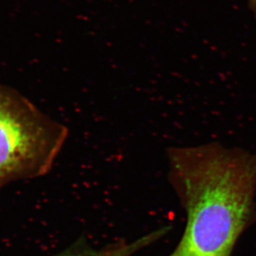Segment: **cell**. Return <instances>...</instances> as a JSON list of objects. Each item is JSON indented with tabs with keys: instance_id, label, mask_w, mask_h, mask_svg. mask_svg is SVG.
I'll return each mask as SVG.
<instances>
[{
	"instance_id": "1",
	"label": "cell",
	"mask_w": 256,
	"mask_h": 256,
	"mask_svg": "<svg viewBox=\"0 0 256 256\" xmlns=\"http://www.w3.org/2000/svg\"><path fill=\"white\" fill-rule=\"evenodd\" d=\"M168 180L186 213L168 256H232L256 216V155L220 142L168 149Z\"/></svg>"
},
{
	"instance_id": "2",
	"label": "cell",
	"mask_w": 256,
	"mask_h": 256,
	"mask_svg": "<svg viewBox=\"0 0 256 256\" xmlns=\"http://www.w3.org/2000/svg\"><path fill=\"white\" fill-rule=\"evenodd\" d=\"M68 138L62 122L0 82V190L48 174Z\"/></svg>"
},
{
	"instance_id": "3",
	"label": "cell",
	"mask_w": 256,
	"mask_h": 256,
	"mask_svg": "<svg viewBox=\"0 0 256 256\" xmlns=\"http://www.w3.org/2000/svg\"><path fill=\"white\" fill-rule=\"evenodd\" d=\"M148 246L149 240L143 236L132 242H114L102 248H94L81 239L52 256H134Z\"/></svg>"
},
{
	"instance_id": "4",
	"label": "cell",
	"mask_w": 256,
	"mask_h": 256,
	"mask_svg": "<svg viewBox=\"0 0 256 256\" xmlns=\"http://www.w3.org/2000/svg\"><path fill=\"white\" fill-rule=\"evenodd\" d=\"M252 2H253V4H254V5L256 6V0H252Z\"/></svg>"
}]
</instances>
